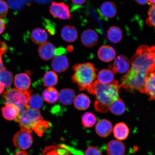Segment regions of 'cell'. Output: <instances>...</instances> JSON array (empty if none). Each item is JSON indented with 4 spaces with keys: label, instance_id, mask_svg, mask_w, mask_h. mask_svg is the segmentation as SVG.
<instances>
[{
    "label": "cell",
    "instance_id": "cell-29",
    "mask_svg": "<svg viewBox=\"0 0 155 155\" xmlns=\"http://www.w3.org/2000/svg\"><path fill=\"white\" fill-rule=\"evenodd\" d=\"M109 110L114 115H121L124 113L126 106L123 101L118 98L110 106Z\"/></svg>",
    "mask_w": 155,
    "mask_h": 155
},
{
    "label": "cell",
    "instance_id": "cell-20",
    "mask_svg": "<svg viewBox=\"0 0 155 155\" xmlns=\"http://www.w3.org/2000/svg\"><path fill=\"white\" fill-rule=\"evenodd\" d=\"M63 39L67 42H73L77 40L78 36L77 29L75 27L69 25L64 26L61 31Z\"/></svg>",
    "mask_w": 155,
    "mask_h": 155
},
{
    "label": "cell",
    "instance_id": "cell-21",
    "mask_svg": "<svg viewBox=\"0 0 155 155\" xmlns=\"http://www.w3.org/2000/svg\"><path fill=\"white\" fill-rule=\"evenodd\" d=\"M101 13L106 18H111L116 16L117 9L116 5L111 2H104L100 7Z\"/></svg>",
    "mask_w": 155,
    "mask_h": 155
},
{
    "label": "cell",
    "instance_id": "cell-40",
    "mask_svg": "<svg viewBox=\"0 0 155 155\" xmlns=\"http://www.w3.org/2000/svg\"><path fill=\"white\" fill-rule=\"evenodd\" d=\"M71 1L75 5H81L84 4L86 0H71Z\"/></svg>",
    "mask_w": 155,
    "mask_h": 155
},
{
    "label": "cell",
    "instance_id": "cell-38",
    "mask_svg": "<svg viewBox=\"0 0 155 155\" xmlns=\"http://www.w3.org/2000/svg\"><path fill=\"white\" fill-rule=\"evenodd\" d=\"M84 155H102L101 151L97 147H91L87 149Z\"/></svg>",
    "mask_w": 155,
    "mask_h": 155
},
{
    "label": "cell",
    "instance_id": "cell-22",
    "mask_svg": "<svg viewBox=\"0 0 155 155\" xmlns=\"http://www.w3.org/2000/svg\"><path fill=\"white\" fill-rule=\"evenodd\" d=\"M113 130L114 136L117 140H124L128 137L129 129L124 123H120L116 124Z\"/></svg>",
    "mask_w": 155,
    "mask_h": 155
},
{
    "label": "cell",
    "instance_id": "cell-36",
    "mask_svg": "<svg viewBox=\"0 0 155 155\" xmlns=\"http://www.w3.org/2000/svg\"><path fill=\"white\" fill-rule=\"evenodd\" d=\"M8 50V46L5 42H2L0 45V72L5 70V68L3 65L2 56L3 54L7 53Z\"/></svg>",
    "mask_w": 155,
    "mask_h": 155
},
{
    "label": "cell",
    "instance_id": "cell-46",
    "mask_svg": "<svg viewBox=\"0 0 155 155\" xmlns=\"http://www.w3.org/2000/svg\"><path fill=\"white\" fill-rule=\"evenodd\" d=\"M1 41H0V45H1Z\"/></svg>",
    "mask_w": 155,
    "mask_h": 155
},
{
    "label": "cell",
    "instance_id": "cell-28",
    "mask_svg": "<svg viewBox=\"0 0 155 155\" xmlns=\"http://www.w3.org/2000/svg\"><path fill=\"white\" fill-rule=\"evenodd\" d=\"M98 81L104 84H109L114 81V73L111 69H104L98 73Z\"/></svg>",
    "mask_w": 155,
    "mask_h": 155
},
{
    "label": "cell",
    "instance_id": "cell-45",
    "mask_svg": "<svg viewBox=\"0 0 155 155\" xmlns=\"http://www.w3.org/2000/svg\"><path fill=\"white\" fill-rule=\"evenodd\" d=\"M149 3L152 5L155 6V0H150Z\"/></svg>",
    "mask_w": 155,
    "mask_h": 155
},
{
    "label": "cell",
    "instance_id": "cell-35",
    "mask_svg": "<svg viewBox=\"0 0 155 155\" xmlns=\"http://www.w3.org/2000/svg\"><path fill=\"white\" fill-rule=\"evenodd\" d=\"M148 18L145 21L149 26L153 28L155 30V6H150L148 12Z\"/></svg>",
    "mask_w": 155,
    "mask_h": 155
},
{
    "label": "cell",
    "instance_id": "cell-9",
    "mask_svg": "<svg viewBox=\"0 0 155 155\" xmlns=\"http://www.w3.org/2000/svg\"><path fill=\"white\" fill-rule=\"evenodd\" d=\"M130 62L126 56L121 55L118 56L114 60L113 65L110 67L114 73H124L129 71Z\"/></svg>",
    "mask_w": 155,
    "mask_h": 155
},
{
    "label": "cell",
    "instance_id": "cell-12",
    "mask_svg": "<svg viewBox=\"0 0 155 155\" xmlns=\"http://www.w3.org/2000/svg\"><path fill=\"white\" fill-rule=\"evenodd\" d=\"M56 48L51 42H46L40 45L38 50L39 55L42 59L48 61L55 55Z\"/></svg>",
    "mask_w": 155,
    "mask_h": 155
},
{
    "label": "cell",
    "instance_id": "cell-30",
    "mask_svg": "<svg viewBox=\"0 0 155 155\" xmlns=\"http://www.w3.org/2000/svg\"><path fill=\"white\" fill-rule=\"evenodd\" d=\"M58 78L54 71H49L46 72L43 78V83L45 86L51 87L57 84Z\"/></svg>",
    "mask_w": 155,
    "mask_h": 155
},
{
    "label": "cell",
    "instance_id": "cell-5",
    "mask_svg": "<svg viewBox=\"0 0 155 155\" xmlns=\"http://www.w3.org/2000/svg\"><path fill=\"white\" fill-rule=\"evenodd\" d=\"M31 92L30 90L22 91L15 88L9 89L4 94L5 104H13L19 108L20 115L27 108Z\"/></svg>",
    "mask_w": 155,
    "mask_h": 155
},
{
    "label": "cell",
    "instance_id": "cell-24",
    "mask_svg": "<svg viewBox=\"0 0 155 155\" xmlns=\"http://www.w3.org/2000/svg\"><path fill=\"white\" fill-rule=\"evenodd\" d=\"M75 96L74 91L72 89H64L59 94V99L61 103L64 105H69L72 103Z\"/></svg>",
    "mask_w": 155,
    "mask_h": 155
},
{
    "label": "cell",
    "instance_id": "cell-42",
    "mask_svg": "<svg viewBox=\"0 0 155 155\" xmlns=\"http://www.w3.org/2000/svg\"><path fill=\"white\" fill-rule=\"evenodd\" d=\"M15 155H28V153L26 151L21 150L17 153Z\"/></svg>",
    "mask_w": 155,
    "mask_h": 155
},
{
    "label": "cell",
    "instance_id": "cell-7",
    "mask_svg": "<svg viewBox=\"0 0 155 155\" xmlns=\"http://www.w3.org/2000/svg\"><path fill=\"white\" fill-rule=\"evenodd\" d=\"M31 132L20 130L14 135L13 142L15 146L19 150H28L31 146L33 140Z\"/></svg>",
    "mask_w": 155,
    "mask_h": 155
},
{
    "label": "cell",
    "instance_id": "cell-15",
    "mask_svg": "<svg viewBox=\"0 0 155 155\" xmlns=\"http://www.w3.org/2000/svg\"><path fill=\"white\" fill-rule=\"evenodd\" d=\"M112 130L113 127L111 123L107 120H101L96 126V133L98 135L103 137L109 136L112 132Z\"/></svg>",
    "mask_w": 155,
    "mask_h": 155
},
{
    "label": "cell",
    "instance_id": "cell-44",
    "mask_svg": "<svg viewBox=\"0 0 155 155\" xmlns=\"http://www.w3.org/2000/svg\"><path fill=\"white\" fill-rule=\"evenodd\" d=\"M5 90V87L0 83V95Z\"/></svg>",
    "mask_w": 155,
    "mask_h": 155
},
{
    "label": "cell",
    "instance_id": "cell-14",
    "mask_svg": "<svg viewBox=\"0 0 155 155\" xmlns=\"http://www.w3.org/2000/svg\"><path fill=\"white\" fill-rule=\"evenodd\" d=\"M14 84L18 90L22 91H28L31 84L30 77L26 73L18 74L15 77Z\"/></svg>",
    "mask_w": 155,
    "mask_h": 155
},
{
    "label": "cell",
    "instance_id": "cell-11",
    "mask_svg": "<svg viewBox=\"0 0 155 155\" xmlns=\"http://www.w3.org/2000/svg\"><path fill=\"white\" fill-rule=\"evenodd\" d=\"M81 40L83 45L86 47L92 48L97 43L98 40V34L92 29H87L82 32Z\"/></svg>",
    "mask_w": 155,
    "mask_h": 155
},
{
    "label": "cell",
    "instance_id": "cell-2",
    "mask_svg": "<svg viewBox=\"0 0 155 155\" xmlns=\"http://www.w3.org/2000/svg\"><path fill=\"white\" fill-rule=\"evenodd\" d=\"M131 67L147 73L155 71V46L141 45L131 59Z\"/></svg>",
    "mask_w": 155,
    "mask_h": 155
},
{
    "label": "cell",
    "instance_id": "cell-33",
    "mask_svg": "<svg viewBox=\"0 0 155 155\" xmlns=\"http://www.w3.org/2000/svg\"><path fill=\"white\" fill-rule=\"evenodd\" d=\"M51 126V124L49 122L42 120L39 121L34 128V131L39 136L41 137L43 134Z\"/></svg>",
    "mask_w": 155,
    "mask_h": 155
},
{
    "label": "cell",
    "instance_id": "cell-34",
    "mask_svg": "<svg viewBox=\"0 0 155 155\" xmlns=\"http://www.w3.org/2000/svg\"><path fill=\"white\" fill-rule=\"evenodd\" d=\"M96 116L91 112H87L85 113L82 118L83 124L86 127H92L96 123Z\"/></svg>",
    "mask_w": 155,
    "mask_h": 155
},
{
    "label": "cell",
    "instance_id": "cell-13",
    "mask_svg": "<svg viewBox=\"0 0 155 155\" xmlns=\"http://www.w3.org/2000/svg\"><path fill=\"white\" fill-rule=\"evenodd\" d=\"M125 150L124 144L119 140H112L107 145V153L108 155H124Z\"/></svg>",
    "mask_w": 155,
    "mask_h": 155
},
{
    "label": "cell",
    "instance_id": "cell-6",
    "mask_svg": "<svg viewBox=\"0 0 155 155\" xmlns=\"http://www.w3.org/2000/svg\"><path fill=\"white\" fill-rule=\"evenodd\" d=\"M43 120L40 111L26 108L15 120L19 123L20 130L31 132L39 121Z\"/></svg>",
    "mask_w": 155,
    "mask_h": 155
},
{
    "label": "cell",
    "instance_id": "cell-32",
    "mask_svg": "<svg viewBox=\"0 0 155 155\" xmlns=\"http://www.w3.org/2000/svg\"><path fill=\"white\" fill-rule=\"evenodd\" d=\"M13 74L10 71L5 70L0 72V83L5 87H10L13 82Z\"/></svg>",
    "mask_w": 155,
    "mask_h": 155
},
{
    "label": "cell",
    "instance_id": "cell-19",
    "mask_svg": "<svg viewBox=\"0 0 155 155\" xmlns=\"http://www.w3.org/2000/svg\"><path fill=\"white\" fill-rule=\"evenodd\" d=\"M145 94L150 100H155V71L148 74L145 84Z\"/></svg>",
    "mask_w": 155,
    "mask_h": 155
},
{
    "label": "cell",
    "instance_id": "cell-17",
    "mask_svg": "<svg viewBox=\"0 0 155 155\" xmlns=\"http://www.w3.org/2000/svg\"><path fill=\"white\" fill-rule=\"evenodd\" d=\"M52 68L57 72H64L69 67V62L65 56L57 55L54 58L51 63Z\"/></svg>",
    "mask_w": 155,
    "mask_h": 155
},
{
    "label": "cell",
    "instance_id": "cell-27",
    "mask_svg": "<svg viewBox=\"0 0 155 155\" xmlns=\"http://www.w3.org/2000/svg\"><path fill=\"white\" fill-rule=\"evenodd\" d=\"M90 104V98L84 94H79L74 100L75 107L78 110H86L89 107Z\"/></svg>",
    "mask_w": 155,
    "mask_h": 155
},
{
    "label": "cell",
    "instance_id": "cell-25",
    "mask_svg": "<svg viewBox=\"0 0 155 155\" xmlns=\"http://www.w3.org/2000/svg\"><path fill=\"white\" fill-rule=\"evenodd\" d=\"M43 100L48 104L55 103L59 98V93L53 87H48L42 92Z\"/></svg>",
    "mask_w": 155,
    "mask_h": 155
},
{
    "label": "cell",
    "instance_id": "cell-41",
    "mask_svg": "<svg viewBox=\"0 0 155 155\" xmlns=\"http://www.w3.org/2000/svg\"><path fill=\"white\" fill-rule=\"evenodd\" d=\"M150 0H135L140 5H144L148 3Z\"/></svg>",
    "mask_w": 155,
    "mask_h": 155
},
{
    "label": "cell",
    "instance_id": "cell-8",
    "mask_svg": "<svg viewBox=\"0 0 155 155\" xmlns=\"http://www.w3.org/2000/svg\"><path fill=\"white\" fill-rule=\"evenodd\" d=\"M49 11L55 18L65 20L70 19L71 17L68 6L63 2H53L50 6Z\"/></svg>",
    "mask_w": 155,
    "mask_h": 155
},
{
    "label": "cell",
    "instance_id": "cell-16",
    "mask_svg": "<svg viewBox=\"0 0 155 155\" xmlns=\"http://www.w3.org/2000/svg\"><path fill=\"white\" fill-rule=\"evenodd\" d=\"M116 55L115 50L110 46L104 45L101 47L98 51V56L102 61L109 62L115 59Z\"/></svg>",
    "mask_w": 155,
    "mask_h": 155
},
{
    "label": "cell",
    "instance_id": "cell-4",
    "mask_svg": "<svg viewBox=\"0 0 155 155\" xmlns=\"http://www.w3.org/2000/svg\"><path fill=\"white\" fill-rule=\"evenodd\" d=\"M148 74L131 67L121 79V87L128 91L145 93V84Z\"/></svg>",
    "mask_w": 155,
    "mask_h": 155
},
{
    "label": "cell",
    "instance_id": "cell-31",
    "mask_svg": "<svg viewBox=\"0 0 155 155\" xmlns=\"http://www.w3.org/2000/svg\"><path fill=\"white\" fill-rule=\"evenodd\" d=\"M43 104V100L41 97L38 94L30 96L29 99L27 108L38 110L41 108Z\"/></svg>",
    "mask_w": 155,
    "mask_h": 155
},
{
    "label": "cell",
    "instance_id": "cell-3",
    "mask_svg": "<svg viewBox=\"0 0 155 155\" xmlns=\"http://www.w3.org/2000/svg\"><path fill=\"white\" fill-rule=\"evenodd\" d=\"M74 71L72 76V81L76 84L79 90H87L96 78V71L94 64L90 63L76 64L73 66Z\"/></svg>",
    "mask_w": 155,
    "mask_h": 155
},
{
    "label": "cell",
    "instance_id": "cell-1",
    "mask_svg": "<svg viewBox=\"0 0 155 155\" xmlns=\"http://www.w3.org/2000/svg\"><path fill=\"white\" fill-rule=\"evenodd\" d=\"M120 87L117 81L109 84H102L98 80L92 83L87 90L96 97L94 105L97 111L105 113L108 111L110 106L119 98Z\"/></svg>",
    "mask_w": 155,
    "mask_h": 155
},
{
    "label": "cell",
    "instance_id": "cell-23",
    "mask_svg": "<svg viewBox=\"0 0 155 155\" xmlns=\"http://www.w3.org/2000/svg\"><path fill=\"white\" fill-rule=\"evenodd\" d=\"M31 37L34 43L41 45L47 41L48 35L44 29L37 28L32 31Z\"/></svg>",
    "mask_w": 155,
    "mask_h": 155
},
{
    "label": "cell",
    "instance_id": "cell-26",
    "mask_svg": "<svg viewBox=\"0 0 155 155\" xmlns=\"http://www.w3.org/2000/svg\"><path fill=\"white\" fill-rule=\"evenodd\" d=\"M122 36V31L119 27L115 26L110 27L107 31V38L112 43H119L121 41Z\"/></svg>",
    "mask_w": 155,
    "mask_h": 155
},
{
    "label": "cell",
    "instance_id": "cell-10",
    "mask_svg": "<svg viewBox=\"0 0 155 155\" xmlns=\"http://www.w3.org/2000/svg\"><path fill=\"white\" fill-rule=\"evenodd\" d=\"M71 149L67 145L58 144L46 147L42 155H71Z\"/></svg>",
    "mask_w": 155,
    "mask_h": 155
},
{
    "label": "cell",
    "instance_id": "cell-39",
    "mask_svg": "<svg viewBox=\"0 0 155 155\" xmlns=\"http://www.w3.org/2000/svg\"><path fill=\"white\" fill-rule=\"evenodd\" d=\"M5 28V23L3 19L0 18V34L3 33Z\"/></svg>",
    "mask_w": 155,
    "mask_h": 155
},
{
    "label": "cell",
    "instance_id": "cell-37",
    "mask_svg": "<svg viewBox=\"0 0 155 155\" xmlns=\"http://www.w3.org/2000/svg\"><path fill=\"white\" fill-rule=\"evenodd\" d=\"M8 12V7L6 2L4 0H0V18L5 17Z\"/></svg>",
    "mask_w": 155,
    "mask_h": 155
},
{
    "label": "cell",
    "instance_id": "cell-43",
    "mask_svg": "<svg viewBox=\"0 0 155 155\" xmlns=\"http://www.w3.org/2000/svg\"><path fill=\"white\" fill-rule=\"evenodd\" d=\"M74 48L72 46L69 45L67 48V50L69 52H71L73 51Z\"/></svg>",
    "mask_w": 155,
    "mask_h": 155
},
{
    "label": "cell",
    "instance_id": "cell-18",
    "mask_svg": "<svg viewBox=\"0 0 155 155\" xmlns=\"http://www.w3.org/2000/svg\"><path fill=\"white\" fill-rule=\"evenodd\" d=\"M3 117L7 120H15L19 115V110L16 106L13 104H5L1 108Z\"/></svg>",
    "mask_w": 155,
    "mask_h": 155
}]
</instances>
